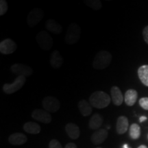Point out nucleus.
<instances>
[{"label":"nucleus","mask_w":148,"mask_h":148,"mask_svg":"<svg viewBox=\"0 0 148 148\" xmlns=\"http://www.w3.org/2000/svg\"><path fill=\"white\" fill-rule=\"evenodd\" d=\"M65 131L69 137L73 140L77 139L80 135V130H79V127L73 123H67L65 126Z\"/></svg>","instance_id":"dca6fc26"},{"label":"nucleus","mask_w":148,"mask_h":148,"mask_svg":"<svg viewBox=\"0 0 148 148\" xmlns=\"http://www.w3.org/2000/svg\"><path fill=\"white\" fill-rule=\"evenodd\" d=\"M32 117L36 121L41 122V123H50L52 121V118L49 112L42 109H36L32 112Z\"/></svg>","instance_id":"1a4fd4ad"},{"label":"nucleus","mask_w":148,"mask_h":148,"mask_svg":"<svg viewBox=\"0 0 148 148\" xmlns=\"http://www.w3.org/2000/svg\"><path fill=\"white\" fill-rule=\"evenodd\" d=\"M111 100L115 106H119L122 104L123 101V96L121 90L117 86H114L110 89Z\"/></svg>","instance_id":"f8f14e48"},{"label":"nucleus","mask_w":148,"mask_h":148,"mask_svg":"<svg viewBox=\"0 0 148 148\" xmlns=\"http://www.w3.org/2000/svg\"><path fill=\"white\" fill-rule=\"evenodd\" d=\"M78 108L82 116H89L92 112V106L85 99H82L78 102Z\"/></svg>","instance_id":"412c9836"},{"label":"nucleus","mask_w":148,"mask_h":148,"mask_svg":"<svg viewBox=\"0 0 148 148\" xmlns=\"http://www.w3.org/2000/svg\"><path fill=\"white\" fill-rule=\"evenodd\" d=\"M96 148H101V147H96Z\"/></svg>","instance_id":"473e14b6"},{"label":"nucleus","mask_w":148,"mask_h":148,"mask_svg":"<svg viewBox=\"0 0 148 148\" xmlns=\"http://www.w3.org/2000/svg\"><path fill=\"white\" fill-rule=\"evenodd\" d=\"M146 120H147V117H146L145 116H141L139 118V121L140 122V123H142V122L146 121Z\"/></svg>","instance_id":"c756f323"},{"label":"nucleus","mask_w":148,"mask_h":148,"mask_svg":"<svg viewBox=\"0 0 148 148\" xmlns=\"http://www.w3.org/2000/svg\"><path fill=\"white\" fill-rule=\"evenodd\" d=\"M42 104L44 110L48 112H56L60 107L58 99L52 96H47L44 97L42 101Z\"/></svg>","instance_id":"423d86ee"},{"label":"nucleus","mask_w":148,"mask_h":148,"mask_svg":"<svg viewBox=\"0 0 148 148\" xmlns=\"http://www.w3.org/2000/svg\"><path fill=\"white\" fill-rule=\"evenodd\" d=\"M49 148H62V146L58 140L52 139L49 142Z\"/></svg>","instance_id":"bb28decb"},{"label":"nucleus","mask_w":148,"mask_h":148,"mask_svg":"<svg viewBox=\"0 0 148 148\" xmlns=\"http://www.w3.org/2000/svg\"><path fill=\"white\" fill-rule=\"evenodd\" d=\"M130 136L134 140L138 139L140 136V127L136 123H133L130 127Z\"/></svg>","instance_id":"5701e85b"},{"label":"nucleus","mask_w":148,"mask_h":148,"mask_svg":"<svg viewBox=\"0 0 148 148\" xmlns=\"http://www.w3.org/2000/svg\"><path fill=\"white\" fill-rule=\"evenodd\" d=\"M10 70L12 73L16 74V75H18V76H19V75L24 77L30 76L33 73V70L30 66L21 63L12 64L10 67Z\"/></svg>","instance_id":"6e6552de"},{"label":"nucleus","mask_w":148,"mask_h":148,"mask_svg":"<svg viewBox=\"0 0 148 148\" xmlns=\"http://www.w3.org/2000/svg\"><path fill=\"white\" fill-rule=\"evenodd\" d=\"M45 27L49 32L54 34H60L62 32V27L53 19H48L45 23Z\"/></svg>","instance_id":"f3484780"},{"label":"nucleus","mask_w":148,"mask_h":148,"mask_svg":"<svg viewBox=\"0 0 148 148\" xmlns=\"http://www.w3.org/2000/svg\"><path fill=\"white\" fill-rule=\"evenodd\" d=\"M138 76L141 82L145 86H148V65L145 64L138 68Z\"/></svg>","instance_id":"4be33fe9"},{"label":"nucleus","mask_w":148,"mask_h":148,"mask_svg":"<svg viewBox=\"0 0 148 148\" xmlns=\"http://www.w3.org/2000/svg\"><path fill=\"white\" fill-rule=\"evenodd\" d=\"M25 82H26L25 77L21 76V75L17 76L12 84H4L3 86V92L6 94L14 93V92L21 89L23 85L25 84Z\"/></svg>","instance_id":"39448f33"},{"label":"nucleus","mask_w":148,"mask_h":148,"mask_svg":"<svg viewBox=\"0 0 148 148\" xmlns=\"http://www.w3.org/2000/svg\"><path fill=\"white\" fill-rule=\"evenodd\" d=\"M138 148H147V146L144 145H140Z\"/></svg>","instance_id":"7c9ffc66"},{"label":"nucleus","mask_w":148,"mask_h":148,"mask_svg":"<svg viewBox=\"0 0 148 148\" xmlns=\"http://www.w3.org/2000/svg\"><path fill=\"white\" fill-rule=\"evenodd\" d=\"M44 17V12L40 8H34L29 12L27 17V24L29 27H34Z\"/></svg>","instance_id":"0eeeda50"},{"label":"nucleus","mask_w":148,"mask_h":148,"mask_svg":"<svg viewBox=\"0 0 148 148\" xmlns=\"http://www.w3.org/2000/svg\"><path fill=\"white\" fill-rule=\"evenodd\" d=\"M103 119L102 116H101L100 114L98 113L94 114L89 120L88 126L91 130H97L100 128V127L103 123Z\"/></svg>","instance_id":"a211bd4d"},{"label":"nucleus","mask_w":148,"mask_h":148,"mask_svg":"<svg viewBox=\"0 0 148 148\" xmlns=\"http://www.w3.org/2000/svg\"><path fill=\"white\" fill-rule=\"evenodd\" d=\"M138 97V92L134 89L127 90L125 93L124 101L127 106H132L136 103Z\"/></svg>","instance_id":"6ab92c4d"},{"label":"nucleus","mask_w":148,"mask_h":148,"mask_svg":"<svg viewBox=\"0 0 148 148\" xmlns=\"http://www.w3.org/2000/svg\"><path fill=\"white\" fill-rule=\"evenodd\" d=\"M143 36L144 40H145V41L148 44V25L143 29Z\"/></svg>","instance_id":"cd10ccee"},{"label":"nucleus","mask_w":148,"mask_h":148,"mask_svg":"<svg viewBox=\"0 0 148 148\" xmlns=\"http://www.w3.org/2000/svg\"><path fill=\"white\" fill-rule=\"evenodd\" d=\"M27 136L23 133L16 132L11 134L8 138V141L12 145H21L27 142Z\"/></svg>","instance_id":"ddd939ff"},{"label":"nucleus","mask_w":148,"mask_h":148,"mask_svg":"<svg viewBox=\"0 0 148 148\" xmlns=\"http://www.w3.org/2000/svg\"><path fill=\"white\" fill-rule=\"evenodd\" d=\"M8 10V3L5 0L0 1V16H3Z\"/></svg>","instance_id":"393cba45"},{"label":"nucleus","mask_w":148,"mask_h":148,"mask_svg":"<svg viewBox=\"0 0 148 148\" xmlns=\"http://www.w3.org/2000/svg\"><path fill=\"white\" fill-rule=\"evenodd\" d=\"M37 43L42 49L45 51L50 50L53 46V38L46 31H40L36 36Z\"/></svg>","instance_id":"20e7f679"},{"label":"nucleus","mask_w":148,"mask_h":148,"mask_svg":"<svg viewBox=\"0 0 148 148\" xmlns=\"http://www.w3.org/2000/svg\"><path fill=\"white\" fill-rule=\"evenodd\" d=\"M84 3L94 10H99L102 7V3L99 0H86L84 1Z\"/></svg>","instance_id":"b1692460"},{"label":"nucleus","mask_w":148,"mask_h":148,"mask_svg":"<svg viewBox=\"0 0 148 148\" xmlns=\"http://www.w3.org/2000/svg\"><path fill=\"white\" fill-rule=\"evenodd\" d=\"M81 27L77 23H71L68 27L65 36L64 41L68 45H73L76 43L80 38Z\"/></svg>","instance_id":"7ed1b4c3"},{"label":"nucleus","mask_w":148,"mask_h":148,"mask_svg":"<svg viewBox=\"0 0 148 148\" xmlns=\"http://www.w3.org/2000/svg\"><path fill=\"white\" fill-rule=\"evenodd\" d=\"M50 65L53 69H59L63 64V58L58 50H53L50 55Z\"/></svg>","instance_id":"4468645a"},{"label":"nucleus","mask_w":148,"mask_h":148,"mask_svg":"<svg viewBox=\"0 0 148 148\" xmlns=\"http://www.w3.org/2000/svg\"><path fill=\"white\" fill-rule=\"evenodd\" d=\"M123 148H130V147L127 146V144H125V145H123Z\"/></svg>","instance_id":"2f4dec72"},{"label":"nucleus","mask_w":148,"mask_h":148,"mask_svg":"<svg viewBox=\"0 0 148 148\" xmlns=\"http://www.w3.org/2000/svg\"><path fill=\"white\" fill-rule=\"evenodd\" d=\"M16 47L15 42L10 38H6L0 42V52L2 54H11L16 51Z\"/></svg>","instance_id":"9d476101"},{"label":"nucleus","mask_w":148,"mask_h":148,"mask_svg":"<svg viewBox=\"0 0 148 148\" xmlns=\"http://www.w3.org/2000/svg\"><path fill=\"white\" fill-rule=\"evenodd\" d=\"M112 60V55L107 51H100L95 55L92 62V66L94 69L102 70L106 69L110 65Z\"/></svg>","instance_id":"f03ea898"},{"label":"nucleus","mask_w":148,"mask_h":148,"mask_svg":"<svg viewBox=\"0 0 148 148\" xmlns=\"http://www.w3.org/2000/svg\"><path fill=\"white\" fill-rule=\"evenodd\" d=\"M139 105L144 110H148V97H142L139 99Z\"/></svg>","instance_id":"a878e982"},{"label":"nucleus","mask_w":148,"mask_h":148,"mask_svg":"<svg viewBox=\"0 0 148 148\" xmlns=\"http://www.w3.org/2000/svg\"><path fill=\"white\" fill-rule=\"evenodd\" d=\"M111 102V97L106 92L97 90L90 95L89 97V103L92 107L102 109L106 108L109 106Z\"/></svg>","instance_id":"f257e3e1"},{"label":"nucleus","mask_w":148,"mask_h":148,"mask_svg":"<svg viewBox=\"0 0 148 148\" xmlns=\"http://www.w3.org/2000/svg\"><path fill=\"white\" fill-rule=\"evenodd\" d=\"M128 119L126 116H120L116 121V130L119 134H123L127 132L128 129Z\"/></svg>","instance_id":"2eb2a0df"},{"label":"nucleus","mask_w":148,"mask_h":148,"mask_svg":"<svg viewBox=\"0 0 148 148\" xmlns=\"http://www.w3.org/2000/svg\"><path fill=\"white\" fill-rule=\"evenodd\" d=\"M64 148H77V145L73 143H69L66 144Z\"/></svg>","instance_id":"c85d7f7f"},{"label":"nucleus","mask_w":148,"mask_h":148,"mask_svg":"<svg viewBox=\"0 0 148 148\" xmlns=\"http://www.w3.org/2000/svg\"><path fill=\"white\" fill-rule=\"evenodd\" d=\"M23 130L25 132H26L28 134H38L40 132V126L38 123H34L32 121H28L24 123L23 125Z\"/></svg>","instance_id":"aec40b11"},{"label":"nucleus","mask_w":148,"mask_h":148,"mask_svg":"<svg viewBox=\"0 0 148 148\" xmlns=\"http://www.w3.org/2000/svg\"><path fill=\"white\" fill-rule=\"evenodd\" d=\"M108 131L104 128L99 129L92 133L91 136V141L95 145H100L103 143L108 137Z\"/></svg>","instance_id":"9b49d317"}]
</instances>
